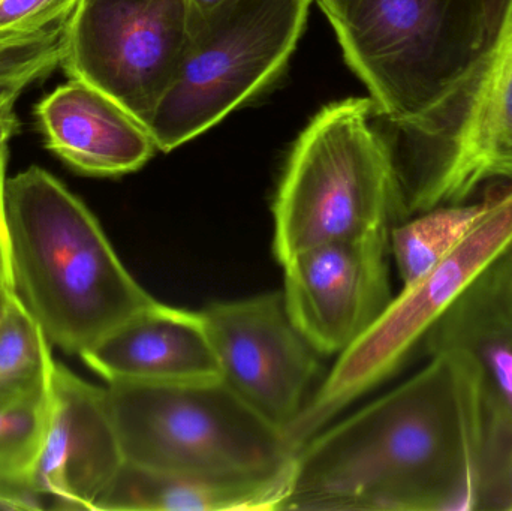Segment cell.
I'll list each match as a JSON object with an SVG mask.
<instances>
[{
  "label": "cell",
  "mask_w": 512,
  "mask_h": 511,
  "mask_svg": "<svg viewBox=\"0 0 512 511\" xmlns=\"http://www.w3.org/2000/svg\"><path fill=\"white\" fill-rule=\"evenodd\" d=\"M12 293L51 345L77 354L155 302L98 219L59 179L27 168L3 185Z\"/></svg>",
  "instance_id": "7a4b0ae2"
},
{
  "label": "cell",
  "mask_w": 512,
  "mask_h": 511,
  "mask_svg": "<svg viewBox=\"0 0 512 511\" xmlns=\"http://www.w3.org/2000/svg\"><path fill=\"white\" fill-rule=\"evenodd\" d=\"M273 252L292 255L397 224L393 158L370 98L325 105L292 147L273 203Z\"/></svg>",
  "instance_id": "5b68a950"
},
{
  "label": "cell",
  "mask_w": 512,
  "mask_h": 511,
  "mask_svg": "<svg viewBox=\"0 0 512 511\" xmlns=\"http://www.w3.org/2000/svg\"><path fill=\"white\" fill-rule=\"evenodd\" d=\"M78 0H0V33H30L66 20Z\"/></svg>",
  "instance_id": "44dd1931"
},
{
  "label": "cell",
  "mask_w": 512,
  "mask_h": 511,
  "mask_svg": "<svg viewBox=\"0 0 512 511\" xmlns=\"http://www.w3.org/2000/svg\"><path fill=\"white\" fill-rule=\"evenodd\" d=\"M68 18L38 32L0 33V90H24L62 63Z\"/></svg>",
  "instance_id": "ffe728a7"
},
{
  "label": "cell",
  "mask_w": 512,
  "mask_h": 511,
  "mask_svg": "<svg viewBox=\"0 0 512 511\" xmlns=\"http://www.w3.org/2000/svg\"><path fill=\"white\" fill-rule=\"evenodd\" d=\"M54 365L44 330L11 293L0 318V395L45 392Z\"/></svg>",
  "instance_id": "ac0fdd59"
},
{
  "label": "cell",
  "mask_w": 512,
  "mask_h": 511,
  "mask_svg": "<svg viewBox=\"0 0 512 511\" xmlns=\"http://www.w3.org/2000/svg\"><path fill=\"white\" fill-rule=\"evenodd\" d=\"M489 447L477 369L460 354H432L295 453L280 510H480Z\"/></svg>",
  "instance_id": "6da1fadb"
},
{
  "label": "cell",
  "mask_w": 512,
  "mask_h": 511,
  "mask_svg": "<svg viewBox=\"0 0 512 511\" xmlns=\"http://www.w3.org/2000/svg\"><path fill=\"white\" fill-rule=\"evenodd\" d=\"M493 200L475 230L417 281L403 285L372 326L342 354L303 413L285 431L295 452L337 414L393 377L454 300L512 248V180L492 185Z\"/></svg>",
  "instance_id": "ba28073f"
},
{
  "label": "cell",
  "mask_w": 512,
  "mask_h": 511,
  "mask_svg": "<svg viewBox=\"0 0 512 511\" xmlns=\"http://www.w3.org/2000/svg\"><path fill=\"white\" fill-rule=\"evenodd\" d=\"M390 230L312 246L282 264L286 308L322 356L351 347L393 299Z\"/></svg>",
  "instance_id": "8fae6325"
},
{
  "label": "cell",
  "mask_w": 512,
  "mask_h": 511,
  "mask_svg": "<svg viewBox=\"0 0 512 511\" xmlns=\"http://www.w3.org/2000/svg\"><path fill=\"white\" fill-rule=\"evenodd\" d=\"M12 291H0V318H2L3 311H5L6 303H8L9 296Z\"/></svg>",
  "instance_id": "484cf974"
},
{
  "label": "cell",
  "mask_w": 512,
  "mask_h": 511,
  "mask_svg": "<svg viewBox=\"0 0 512 511\" xmlns=\"http://www.w3.org/2000/svg\"><path fill=\"white\" fill-rule=\"evenodd\" d=\"M492 186L480 200L439 206L397 222L390 230V252L403 285L411 284L453 252L492 206Z\"/></svg>",
  "instance_id": "e0dca14e"
},
{
  "label": "cell",
  "mask_w": 512,
  "mask_h": 511,
  "mask_svg": "<svg viewBox=\"0 0 512 511\" xmlns=\"http://www.w3.org/2000/svg\"><path fill=\"white\" fill-rule=\"evenodd\" d=\"M48 509L41 495L24 480L0 476V510L35 511Z\"/></svg>",
  "instance_id": "7402d4cb"
},
{
  "label": "cell",
  "mask_w": 512,
  "mask_h": 511,
  "mask_svg": "<svg viewBox=\"0 0 512 511\" xmlns=\"http://www.w3.org/2000/svg\"><path fill=\"white\" fill-rule=\"evenodd\" d=\"M384 125L397 222L511 182L512 0H489L480 53L433 107L406 125Z\"/></svg>",
  "instance_id": "3957f363"
},
{
  "label": "cell",
  "mask_w": 512,
  "mask_h": 511,
  "mask_svg": "<svg viewBox=\"0 0 512 511\" xmlns=\"http://www.w3.org/2000/svg\"><path fill=\"white\" fill-rule=\"evenodd\" d=\"M3 185H5V165L0 167V291H12L5 224H3Z\"/></svg>",
  "instance_id": "cb8c5ba5"
},
{
  "label": "cell",
  "mask_w": 512,
  "mask_h": 511,
  "mask_svg": "<svg viewBox=\"0 0 512 511\" xmlns=\"http://www.w3.org/2000/svg\"><path fill=\"white\" fill-rule=\"evenodd\" d=\"M189 2H191L194 15H203L219 8V6L225 5V3L231 2V0H189Z\"/></svg>",
  "instance_id": "d4e9b609"
},
{
  "label": "cell",
  "mask_w": 512,
  "mask_h": 511,
  "mask_svg": "<svg viewBox=\"0 0 512 511\" xmlns=\"http://www.w3.org/2000/svg\"><path fill=\"white\" fill-rule=\"evenodd\" d=\"M387 125L414 122L486 41L489 0H316Z\"/></svg>",
  "instance_id": "8992f818"
},
{
  "label": "cell",
  "mask_w": 512,
  "mask_h": 511,
  "mask_svg": "<svg viewBox=\"0 0 512 511\" xmlns=\"http://www.w3.org/2000/svg\"><path fill=\"white\" fill-rule=\"evenodd\" d=\"M313 0H231L194 15L188 47L156 108L161 152L200 137L267 89L288 65Z\"/></svg>",
  "instance_id": "52a82bcc"
},
{
  "label": "cell",
  "mask_w": 512,
  "mask_h": 511,
  "mask_svg": "<svg viewBox=\"0 0 512 511\" xmlns=\"http://www.w3.org/2000/svg\"><path fill=\"white\" fill-rule=\"evenodd\" d=\"M48 149L87 176L134 173L155 155L149 128L101 90L71 78L36 105Z\"/></svg>",
  "instance_id": "9a60e30c"
},
{
  "label": "cell",
  "mask_w": 512,
  "mask_h": 511,
  "mask_svg": "<svg viewBox=\"0 0 512 511\" xmlns=\"http://www.w3.org/2000/svg\"><path fill=\"white\" fill-rule=\"evenodd\" d=\"M291 473L261 482H215L123 465L96 511L280 510Z\"/></svg>",
  "instance_id": "2e32d148"
},
{
  "label": "cell",
  "mask_w": 512,
  "mask_h": 511,
  "mask_svg": "<svg viewBox=\"0 0 512 511\" xmlns=\"http://www.w3.org/2000/svg\"><path fill=\"white\" fill-rule=\"evenodd\" d=\"M80 357L107 383L185 384L221 378L201 311L156 300Z\"/></svg>",
  "instance_id": "4fadbf2b"
},
{
  "label": "cell",
  "mask_w": 512,
  "mask_h": 511,
  "mask_svg": "<svg viewBox=\"0 0 512 511\" xmlns=\"http://www.w3.org/2000/svg\"><path fill=\"white\" fill-rule=\"evenodd\" d=\"M421 347L427 356L466 357L480 375L490 423L512 435V248L463 290Z\"/></svg>",
  "instance_id": "5bb4252c"
},
{
  "label": "cell",
  "mask_w": 512,
  "mask_h": 511,
  "mask_svg": "<svg viewBox=\"0 0 512 511\" xmlns=\"http://www.w3.org/2000/svg\"><path fill=\"white\" fill-rule=\"evenodd\" d=\"M189 0H78L62 65L149 128L191 36Z\"/></svg>",
  "instance_id": "9c48e42d"
},
{
  "label": "cell",
  "mask_w": 512,
  "mask_h": 511,
  "mask_svg": "<svg viewBox=\"0 0 512 511\" xmlns=\"http://www.w3.org/2000/svg\"><path fill=\"white\" fill-rule=\"evenodd\" d=\"M21 92V89L0 90V167L6 165L9 138L20 128L14 107Z\"/></svg>",
  "instance_id": "603a6c76"
},
{
  "label": "cell",
  "mask_w": 512,
  "mask_h": 511,
  "mask_svg": "<svg viewBox=\"0 0 512 511\" xmlns=\"http://www.w3.org/2000/svg\"><path fill=\"white\" fill-rule=\"evenodd\" d=\"M47 392L0 395V476L29 483L47 426Z\"/></svg>",
  "instance_id": "d6986e66"
},
{
  "label": "cell",
  "mask_w": 512,
  "mask_h": 511,
  "mask_svg": "<svg viewBox=\"0 0 512 511\" xmlns=\"http://www.w3.org/2000/svg\"><path fill=\"white\" fill-rule=\"evenodd\" d=\"M44 440L29 485L56 510L96 511L125 465L107 387L54 365ZM50 507V506H48Z\"/></svg>",
  "instance_id": "7c38bea8"
},
{
  "label": "cell",
  "mask_w": 512,
  "mask_h": 511,
  "mask_svg": "<svg viewBox=\"0 0 512 511\" xmlns=\"http://www.w3.org/2000/svg\"><path fill=\"white\" fill-rule=\"evenodd\" d=\"M221 378L285 434L322 383V354L292 320L282 291L201 311Z\"/></svg>",
  "instance_id": "30bf717a"
},
{
  "label": "cell",
  "mask_w": 512,
  "mask_h": 511,
  "mask_svg": "<svg viewBox=\"0 0 512 511\" xmlns=\"http://www.w3.org/2000/svg\"><path fill=\"white\" fill-rule=\"evenodd\" d=\"M125 462L215 482L291 473L295 450L222 378L185 384L108 383Z\"/></svg>",
  "instance_id": "277c9868"
}]
</instances>
